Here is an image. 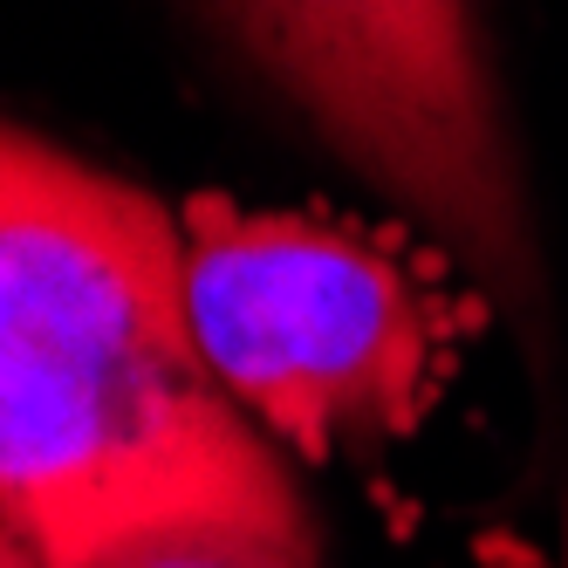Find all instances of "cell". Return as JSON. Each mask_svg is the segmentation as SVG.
<instances>
[{"mask_svg":"<svg viewBox=\"0 0 568 568\" xmlns=\"http://www.w3.org/2000/svg\"><path fill=\"white\" fill-rule=\"evenodd\" d=\"M302 124L384 185L514 315L541 261L473 0H206Z\"/></svg>","mask_w":568,"mask_h":568,"instance_id":"7a4b0ae2","label":"cell"},{"mask_svg":"<svg viewBox=\"0 0 568 568\" xmlns=\"http://www.w3.org/2000/svg\"><path fill=\"white\" fill-rule=\"evenodd\" d=\"M0 568H42V555H34V541L21 535V520L0 507Z\"/></svg>","mask_w":568,"mask_h":568,"instance_id":"5b68a950","label":"cell"},{"mask_svg":"<svg viewBox=\"0 0 568 568\" xmlns=\"http://www.w3.org/2000/svg\"><path fill=\"white\" fill-rule=\"evenodd\" d=\"M90 568H315V535H267V527L233 520H192L158 527L124 548L97 555Z\"/></svg>","mask_w":568,"mask_h":568,"instance_id":"277c9868","label":"cell"},{"mask_svg":"<svg viewBox=\"0 0 568 568\" xmlns=\"http://www.w3.org/2000/svg\"><path fill=\"white\" fill-rule=\"evenodd\" d=\"M185 315L220 390L302 459L404 432L438 377V308L397 254L308 213L192 199Z\"/></svg>","mask_w":568,"mask_h":568,"instance_id":"3957f363","label":"cell"},{"mask_svg":"<svg viewBox=\"0 0 568 568\" xmlns=\"http://www.w3.org/2000/svg\"><path fill=\"white\" fill-rule=\"evenodd\" d=\"M0 507L42 568L158 527L308 535L302 494L220 390L158 199L0 124Z\"/></svg>","mask_w":568,"mask_h":568,"instance_id":"6da1fadb","label":"cell"}]
</instances>
